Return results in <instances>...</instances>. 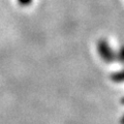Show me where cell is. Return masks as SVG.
Instances as JSON below:
<instances>
[{"mask_svg":"<svg viewBox=\"0 0 124 124\" xmlns=\"http://www.w3.org/2000/svg\"><path fill=\"white\" fill-rule=\"evenodd\" d=\"M115 80H118V81H120V80H124V72L119 73L117 77H115Z\"/></svg>","mask_w":124,"mask_h":124,"instance_id":"obj_1","label":"cell"}]
</instances>
